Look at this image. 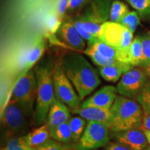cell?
<instances>
[{"label": "cell", "mask_w": 150, "mask_h": 150, "mask_svg": "<svg viewBox=\"0 0 150 150\" xmlns=\"http://www.w3.org/2000/svg\"><path fill=\"white\" fill-rule=\"evenodd\" d=\"M83 53L85 54L88 56H89L93 63L99 67L108 66V65H114L117 63L118 62H120L117 61V60L106 59V58L103 57L102 56H101L98 52H97L90 45H87L86 50L83 52Z\"/></svg>", "instance_id": "23"}, {"label": "cell", "mask_w": 150, "mask_h": 150, "mask_svg": "<svg viewBox=\"0 0 150 150\" xmlns=\"http://www.w3.org/2000/svg\"><path fill=\"white\" fill-rule=\"evenodd\" d=\"M70 0H57L54 10L57 13L58 16L62 21H64L66 18L67 9Z\"/></svg>", "instance_id": "31"}, {"label": "cell", "mask_w": 150, "mask_h": 150, "mask_svg": "<svg viewBox=\"0 0 150 150\" xmlns=\"http://www.w3.org/2000/svg\"><path fill=\"white\" fill-rule=\"evenodd\" d=\"M51 138L64 144H70L72 142V132L69 121L57 127L56 130L51 134Z\"/></svg>", "instance_id": "22"}, {"label": "cell", "mask_w": 150, "mask_h": 150, "mask_svg": "<svg viewBox=\"0 0 150 150\" xmlns=\"http://www.w3.org/2000/svg\"><path fill=\"white\" fill-rule=\"evenodd\" d=\"M141 106L142 107H150V99L146 101V102L142 103Z\"/></svg>", "instance_id": "36"}, {"label": "cell", "mask_w": 150, "mask_h": 150, "mask_svg": "<svg viewBox=\"0 0 150 150\" xmlns=\"http://www.w3.org/2000/svg\"><path fill=\"white\" fill-rule=\"evenodd\" d=\"M143 67L135 66L125 72L117 85L118 94L128 98L137 99L149 81Z\"/></svg>", "instance_id": "7"}, {"label": "cell", "mask_w": 150, "mask_h": 150, "mask_svg": "<svg viewBox=\"0 0 150 150\" xmlns=\"http://www.w3.org/2000/svg\"><path fill=\"white\" fill-rule=\"evenodd\" d=\"M110 130L120 132L128 129L140 128L143 118V108L136 99L117 95L110 108Z\"/></svg>", "instance_id": "3"}, {"label": "cell", "mask_w": 150, "mask_h": 150, "mask_svg": "<svg viewBox=\"0 0 150 150\" xmlns=\"http://www.w3.org/2000/svg\"><path fill=\"white\" fill-rule=\"evenodd\" d=\"M143 131L144 132H145L146 137H147L148 143H149V145H150V131L149 130H143Z\"/></svg>", "instance_id": "35"}, {"label": "cell", "mask_w": 150, "mask_h": 150, "mask_svg": "<svg viewBox=\"0 0 150 150\" xmlns=\"http://www.w3.org/2000/svg\"><path fill=\"white\" fill-rule=\"evenodd\" d=\"M56 34L65 47L74 52L83 53L87 47L86 40L79 34L74 24L68 18H65Z\"/></svg>", "instance_id": "10"}, {"label": "cell", "mask_w": 150, "mask_h": 150, "mask_svg": "<svg viewBox=\"0 0 150 150\" xmlns=\"http://www.w3.org/2000/svg\"><path fill=\"white\" fill-rule=\"evenodd\" d=\"M140 18L136 11H129L122 20L120 24L134 33L140 24Z\"/></svg>", "instance_id": "28"}, {"label": "cell", "mask_w": 150, "mask_h": 150, "mask_svg": "<svg viewBox=\"0 0 150 150\" xmlns=\"http://www.w3.org/2000/svg\"><path fill=\"white\" fill-rule=\"evenodd\" d=\"M150 99V77L149 79V81H148L147 85L145 86V88L143 89V91L140 95L138 96V98H137V101L140 103V104H142V103L146 102V101L148 100V99Z\"/></svg>", "instance_id": "33"}, {"label": "cell", "mask_w": 150, "mask_h": 150, "mask_svg": "<svg viewBox=\"0 0 150 150\" xmlns=\"http://www.w3.org/2000/svg\"><path fill=\"white\" fill-rule=\"evenodd\" d=\"M98 39L117 49V61L129 63V52L134 40L133 33L120 24L108 21L102 24Z\"/></svg>", "instance_id": "5"}, {"label": "cell", "mask_w": 150, "mask_h": 150, "mask_svg": "<svg viewBox=\"0 0 150 150\" xmlns=\"http://www.w3.org/2000/svg\"><path fill=\"white\" fill-rule=\"evenodd\" d=\"M52 74L56 98L67 105L71 110L81 107V100L65 74L61 61L57 62L52 67Z\"/></svg>", "instance_id": "6"}, {"label": "cell", "mask_w": 150, "mask_h": 150, "mask_svg": "<svg viewBox=\"0 0 150 150\" xmlns=\"http://www.w3.org/2000/svg\"><path fill=\"white\" fill-rule=\"evenodd\" d=\"M63 21L60 19L55 10L50 11L46 17L45 27L49 35L55 36Z\"/></svg>", "instance_id": "24"}, {"label": "cell", "mask_w": 150, "mask_h": 150, "mask_svg": "<svg viewBox=\"0 0 150 150\" xmlns=\"http://www.w3.org/2000/svg\"><path fill=\"white\" fill-rule=\"evenodd\" d=\"M115 138L116 142L130 150H143L149 145L145 132L141 128H134L116 132Z\"/></svg>", "instance_id": "12"}, {"label": "cell", "mask_w": 150, "mask_h": 150, "mask_svg": "<svg viewBox=\"0 0 150 150\" xmlns=\"http://www.w3.org/2000/svg\"><path fill=\"white\" fill-rule=\"evenodd\" d=\"M129 12V7L126 4L119 0H113L110 8L109 21L120 24Z\"/></svg>", "instance_id": "21"}, {"label": "cell", "mask_w": 150, "mask_h": 150, "mask_svg": "<svg viewBox=\"0 0 150 150\" xmlns=\"http://www.w3.org/2000/svg\"><path fill=\"white\" fill-rule=\"evenodd\" d=\"M135 66H133L129 63L118 62L117 63L114 65L99 67V73L105 81L115 83L120 79H121L122 76L125 72L131 70Z\"/></svg>", "instance_id": "16"}, {"label": "cell", "mask_w": 150, "mask_h": 150, "mask_svg": "<svg viewBox=\"0 0 150 150\" xmlns=\"http://www.w3.org/2000/svg\"><path fill=\"white\" fill-rule=\"evenodd\" d=\"M104 150H130L125 146L117 142H108Z\"/></svg>", "instance_id": "34"}, {"label": "cell", "mask_w": 150, "mask_h": 150, "mask_svg": "<svg viewBox=\"0 0 150 150\" xmlns=\"http://www.w3.org/2000/svg\"><path fill=\"white\" fill-rule=\"evenodd\" d=\"M126 1H127V0H126Z\"/></svg>", "instance_id": "39"}, {"label": "cell", "mask_w": 150, "mask_h": 150, "mask_svg": "<svg viewBox=\"0 0 150 150\" xmlns=\"http://www.w3.org/2000/svg\"><path fill=\"white\" fill-rule=\"evenodd\" d=\"M149 33H150V32H149Z\"/></svg>", "instance_id": "40"}, {"label": "cell", "mask_w": 150, "mask_h": 150, "mask_svg": "<svg viewBox=\"0 0 150 150\" xmlns=\"http://www.w3.org/2000/svg\"><path fill=\"white\" fill-rule=\"evenodd\" d=\"M26 142L24 137L12 138L1 146V150H34Z\"/></svg>", "instance_id": "27"}, {"label": "cell", "mask_w": 150, "mask_h": 150, "mask_svg": "<svg viewBox=\"0 0 150 150\" xmlns=\"http://www.w3.org/2000/svg\"><path fill=\"white\" fill-rule=\"evenodd\" d=\"M71 118L69 107L57 99H54L47 115V125L50 133H53L62 124L70 120Z\"/></svg>", "instance_id": "14"}, {"label": "cell", "mask_w": 150, "mask_h": 150, "mask_svg": "<svg viewBox=\"0 0 150 150\" xmlns=\"http://www.w3.org/2000/svg\"><path fill=\"white\" fill-rule=\"evenodd\" d=\"M140 38L143 50V56L140 67H143L145 70L150 64V33L140 35Z\"/></svg>", "instance_id": "30"}, {"label": "cell", "mask_w": 150, "mask_h": 150, "mask_svg": "<svg viewBox=\"0 0 150 150\" xmlns=\"http://www.w3.org/2000/svg\"><path fill=\"white\" fill-rule=\"evenodd\" d=\"M118 93L117 88L113 86H105L87 99L81 104V107H95L110 109Z\"/></svg>", "instance_id": "13"}, {"label": "cell", "mask_w": 150, "mask_h": 150, "mask_svg": "<svg viewBox=\"0 0 150 150\" xmlns=\"http://www.w3.org/2000/svg\"><path fill=\"white\" fill-rule=\"evenodd\" d=\"M92 0H70L67 9L66 18H72L79 15Z\"/></svg>", "instance_id": "26"}, {"label": "cell", "mask_w": 150, "mask_h": 150, "mask_svg": "<svg viewBox=\"0 0 150 150\" xmlns=\"http://www.w3.org/2000/svg\"><path fill=\"white\" fill-rule=\"evenodd\" d=\"M143 108V118L142 126L140 128L143 130L150 131V107H142Z\"/></svg>", "instance_id": "32"}, {"label": "cell", "mask_w": 150, "mask_h": 150, "mask_svg": "<svg viewBox=\"0 0 150 150\" xmlns=\"http://www.w3.org/2000/svg\"><path fill=\"white\" fill-rule=\"evenodd\" d=\"M141 19L150 18V0H127Z\"/></svg>", "instance_id": "25"}, {"label": "cell", "mask_w": 150, "mask_h": 150, "mask_svg": "<svg viewBox=\"0 0 150 150\" xmlns=\"http://www.w3.org/2000/svg\"><path fill=\"white\" fill-rule=\"evenodd\" d=\"M36 79V104L34 110V122L40 125L47 117L49 110L54 99L52 69L49 63L38 65L35 69Z\"/></svg>", "instance_id": "4"}, {"label": "cell", "mask_w": 150, "mask_h": 150, "mask_svg": "<svg viewBox=\"0 0 150 150\" xmlns=\"http://www.w3.org/2000/svg\"><path fill=\"white\" fill-rule=\"evenodd\" d=\"M61 61L65 74L81 101L100 85L98 72L81 52H69Z\"/></svg>", "instance_id": "1"}, {"label": "cell", "mask_w": 150, "mask_h": 150, "mask_svg": "<svg viewBox=\"0 0 150 150\" xmlns=\"http://www.w3.org/2000/svg\"><path fill=\"white\" fill-rule=\"evenodd\" d=\"M36 79L35 72L30 70L15 84L10 101L33 105L36 98Z\"/></svg>", "instance_id": "9"}, {"label": "cell", "mask_w": 150, "mask_h": 150, "mask_svg": "<svg viewBox=\"0 0 150 150\" xmlns=\"http://www.w3.org/2000/svg\"><path fill=\"white\" fill-rule=\"evenodd\" d=\"M26 142L30 147L36 148L51 138V133L47 124L33 129L27 135L23 136Z\"/></svg>", "instance_id": "17"}, {"label": "cell", "mask_w": 150, "mask_h": 150, "mask_svg": "<svg viewBox=\"0 0 150 150\" xmlns=\"http://www.w3.org/2000/svg\"><path fill=\"white\" fill-rule=\"evenodd\" d=\"M72 113L81 116L88 122H97L107 125L110 129V109H103L95 107H81L72 110Z\"/></svg>", "instance_id": "15"}, {"label": "cell", "mask_w": 150, "mask_h": 150, "mask_svg": "<svg viewBox=\"0 0 150 150\" xmlns=\"http://www.w3.org/2000/svg\"><path fill=\"white\" fill-rule=\"evenodd\" d=\"M87 45H90L97 52L106 59H114L117 61V50L113 47L106 44L99 39H96L91 43H88Z\"/></svg>", "instance_id": "19"}, {"label": "cell", "mask_w": 150, "mask_h": 150, "mask_svg": "<svg viewBox=\"0 0 150 150\" xmlns=\"http://www.w3.org/2000/svg\"><path fill=\"white\" fill-rule=\"evenodd\" d=\"M143 150H150V149H143Z\"/></svg>", "instance_id": "38"}, {"label": "cell", "mask_w": 150, "mask_h": 150, "mask_svg": "<svg viewBox=\"0 0 150 150\" xmlns=\"http://www.w3.org/2000/svg\"><path fill=\"white\" fill-rule=\"evenodd\" d=\"M33 105L10 101L1 118V144L8 140L24 136L29 133L31 123L34 122Z\"/></svg>", "instance_id": "2"}, {"label": "cell", "mask_w": 150, "mask_h": 150, "mask_svg": "<svg viewBox=\"0 0 150 150\" xmlns=\"http://www.w3.org/2000/svg\"><path fill=\"white\" fill-rule=\"evenodd\" d=\"M146 72H147L148 76H149V77H150V64L149 65V66H148L147 68L145 69Z\"/></svg>", "instance_id": "37"}, {"label": "cell", "mask_w": 150, "mask_h": 150, "mask_svg": "<svg viewBox=\"0 0 150 150\" xmlns=\"http://www.w3.org/2000/svg\"><path fill=\"white\" fill-rule=\"evenodd\" d=\"M70 144H64L50 138L45 142L35 148L34 150H74V147H71Z\"/></svg>", "instance_id": "29"}, {"label": "cell", "mask_w": 150, "mask_h": 150, "mask_svg": "<svg viewBox=\"0 0 150 150\" xmlns=\"http://www.w3.org/2000/svg\"><path fill=\"white\" fill-rule=\"evenodd\" d=\"M72 132V143L76 144L83 135L86 125V120L81 116H74L69 120Z\"/></svg>", "instance_id": "20"}, {"label": "cell", "mask_w": 150, "mask_h": 150, "mask_svg": "<svg viewBox=\"0 0 150 150\" xmlns=\"http://www.w3.org/2000/svg\"><path fill=\"white\" fill-rule=\"evenodd\" d=\"M109 127L97 122H88L81 138L74 146V150H93L109 142Z\"/></svg>", "instance_id": "8"}, {"label": "cell", "mask_w": 150, "mask_h": 150, "mask_svg": "<svg viewBox=\"0 0 150 150\" xmlns=\"http://www.w3.org/2000/svg\"><path fill=\"white\" fill-rule=\"evenodd\" d=\"M112 1L113 0H92L83 11L76 17L102 25L109 21Z\"/></svg>", "instance_id": "11"}, {"label": "cell", "mask_w": 150, "mask_h": 150, "mask_svg": "<svg viewBox=\"0 0 150 150\" xmlns=\"http://www.w3.org/2000/svg\"><path fill=\"white\" fill-rule=\"evenodd\" d=\"M143 50L140 35L134 38L131 43L129 52V63L133 66H140L142 63Z\"/></svg>", "instance_id": "18"}]
</instances>
